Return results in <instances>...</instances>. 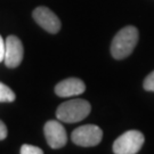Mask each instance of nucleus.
<instances>
[{"label": "nucleus", "mask_w": 154, "mask_h": 154, "mask_svg": "<svg viewBox=\"0 0 154 154\" xmlns=\"http://www.w3.org/2000/svg\"><path fill=\"white\" fill-rule=\"evenodd\" d=\"M91 111V105L88 100L75 98L62 103L57 110L56 116L62 122L66 123H74L86 119Z\"/></svg>", "instance_id": "f03ea898"}, {"label": "nucleus", "mask_w": 154, "mask_h": 154, "mask_svg": "<svg viewBox=\"0 0 154 154\" xmlns=\"http://www.w3.org/2000/svg\"><path fill=\"white\" fill-rule=\"evenodd\" d=\"M21 154H42L44 151L38 147V146H33V145H29V144H24L21 149H20Z\"/></svg>", "instance_id": "9d476101"}, {"label": "nucleus", "mask_w": 154, "mask_h": 154, "mask_svg": "<svg viewBox=\"0 0 154 154\" xmlns=\"http://www.w3.org/2000/svg\"><path fill=\"white\" fill-rule=\"evenodd\" d=\"M23 44L20 39L15 35H9L5 40V65L11 69H15L22 63Z\"/></svg>", "instance_id": "423d86ee"}, {"label": "nucleus", "mask_w": 154, "mask_h": 154, "mask_svg": "<svg viewBox=\"0 0 154 154\" xmlns=\"http://www.w3.org/2000/svg\"><path fill=\"white\" fill-rule=\"evenodd\" d=\"M138 30L135 26H126L116 34L111 44V54L116 60H123L131 54L138 42Z\"/></svg>", "instance_id": "f257e3e1"}, {"label": "nucleus", "mask_w": 154, "mask_h": 154, "mask_svg": "<svg viewBox=\"0 0 154 154\" xmlns=\"http://www.w3.org/2000/svg\"><path fill=\"white\" fill-rule=\"evenodd\" d=\"M16 98L15 93L5 83L0 82V103H11Z\"/></svg>", "instance_id": "1a4fd4ad"}, {"label": "nucleus", "mask_w": 154, "mask_h": 154, "mask_svg": "<svg viewBox=\"0 0 154 154\" xmlns=\"http://www.w3.org/2000/svg\"><path fill=\"white\" fill-rule=\"evenodd\" d=\"M5 58V40L0 35V62L4 61Z\"/></svg>", "instance_id": "ddd939ff"}, {"label": "nucleus", "mask_w": 154, "mask_h": 154, "mask_svg": "<svg viewBox=\"0 0 154 154\" xmlns=\"http://www.w3.org/2000/svg\"><path fill=\"white\" fill-rule=\"evenodd\" d=\"M34 21L38 23L41 28L48 31L49 33H57L61 30V21L55 13L50 11L47 7H38L32 13Z\"/></svg>", "instance_id": "0eeeda50"}, {"label": "nucleus", "mask_w": 154, "mask_h": 154, "mask_svg": "<svg viewBox=\"0 0 154 154\" xmlns=\"http://www.w3.org/2000/svg\"><path fill=\"white\" fill-rule=\"evenodd\" d=\"M144 135L138 130H128L118 137L113 143V152L116 154H136L144 144Z\"/></svg>", "instance_id": "7ed1b4c3"}, {"label": "nucleus", "mask_w": 154, "mask_h": 154, "mask_svg": "<svg viewBox=\"0 0 154 154\" xmlns=\"http://www.w3.org/2000/svg\"><path fill=\"white\" fill-rule=\"evenodd\" d=\"M8 135V130H7V127L4 122L0 120V140H4Z\"/></svg>", "instance_id": "f8f14e48"}, {"label": "nucleus", "mask_w": 154, "mask_h": 154, "mask_svg": "<svg viewBox=\"0 0 154 154\" xmlns=\"http://www.w3.org/2000/svg\"><path fill=\"white\" fill-rule=\"evenodd\" d=\"M143 87L145 90L154 93V71L151 72L149 75L145 78V80L143 82Z\"/></svg>", "instance_id": "9b49d317"}, {"label": "nucleus", "mask_w": 154, "mask_h": 154, "mask_svg": "<svg viewBox=\"0 0 154 154\" xmlns=\"http://www.w3.org/2000/svg\"><path fill=\"white\" fill-rule=\"evenodd\" d=\"M86 90V85L81 79L69 78L55 86V93L60 97H72L81 95Z\"/></svg>", "instance_id": "6e6552de"}, {"label": "nucleus", "mask_w": 154, "mask_h": 154, "mask_svg": "<svg viewBox=\"0 0 154 154\" xmlns=\"http://www.w3.org/2000/svg\"><path fill=\"white\" fill-rule=\"evenodd\" d=\"M44 134L46 140L51 149H57L65 146L67 142V134L61 122L50 120L44 127Z\"/></svg>", "instance_id": "39448f33"}, {"label": "nucleus", "mask_w": 154, "mask_h": 154, "mask_svg": "<svg viewBox=\"0 0 154 154\" xmlns=\"http://www.w3.org/2000/svg\"><path fill=\"white\" fill-rule=\"evenodd\" d=\"M103 138V131L98 126L85 125L74 129L71 135L72 142L82 147H91L100 143Z\"/></svg>", "instance_id": "20e7f679"}]
</instances>
